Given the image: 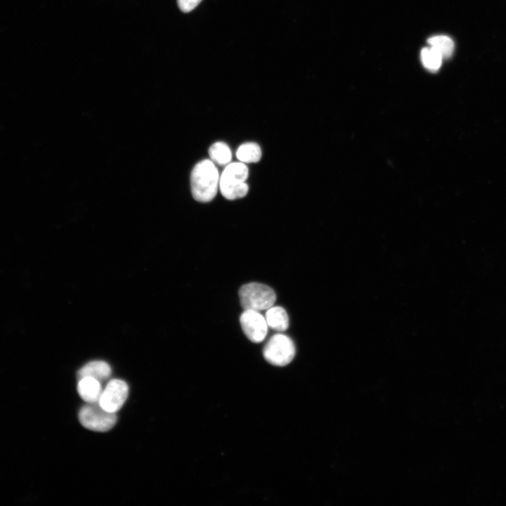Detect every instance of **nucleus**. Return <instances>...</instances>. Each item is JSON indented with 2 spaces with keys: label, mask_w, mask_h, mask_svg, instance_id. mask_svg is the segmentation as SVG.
Masks as SVG:
<instances>
[{
  "label": "nucleus",
  "mask_w": 506,
  "mask_h": 506,
  "mask_svg": "<svg viewBox=\"0 0 506 506\" xmlns=\"http://www.w3.org/2000/svg\"><path fill=\"white\" fill-rule=\"evenodd\" d=\"M100 382L90 377L79 378L77 384V391L79 396L87 403L98 402L102 393Z\"/></svg>",
  "instance_id": "6e6552de"
},
{
  "label": "nucleus",
  "mask_w": 506,
  "mask_h": 506,
  "mask_svg": "<svg viewBox=\"0 0 506 506\" xmlns=\"http://www.w3.org/2000/svg\"><path fill=\"white\" fill-rule=\"evenodd\" d=\"M240 323L244 333L251 342L259 343L266 337L268 325L265 317L259 311L245 310L240 315Z\"/></svg>",
  "instance_id": "0eeeda50"
},
{
  "label": "nucleus",
  "mask_w": 506,
  "mask_h": 506,
  "mask_svg": "<svg viewBox=\"0 0 506 506\" xmlns=\"http://www.w3.org/2000/svg\"><path fill=\"white\" fill-rule=\"evenodd\" d=\"M429 46L438 51L443 58L450 57L454 51L455 44L453 39L446 35H436L428 39Z\"/></svg>",
  "instance_id": "9b49d317"
},
{
  "label": "nucleus",
  "mask_w": 506,
  "mask_h": 506,
  "mask_svg": "<svg viewBox=\"0 0 506 506\" xmlns=\"http://www.w3.org/2000/svg\"><path fill=\"white\" fill-rule=\"evenodd\" d=\"M241 306L245 310L264 311L273 306L276 296L269 286L259 283H249L242 285L239 290Z\"/></svg>",
  "instance_id": "7ed1b4c3"
},
{
  "label": "nucleus",
  "mask_w": 506,
  "mask_h": 506,
  "mask_svg": "<svg viewBox=\"0 0 506 506\" xmlns=\"http://www.w3.org/2000/svg\"><path fill=\"white\" fill-rule=\"evenodd\" d=\"M236 156L242 162H257L261 159V150L258 144L255 143H246L238 148L236 152Z\"/></svg>",
  "instance_id": "f8f14e48"
},
{
  "label": "nucleus",
  "mask_w": 506,
  "mask_h": 506,
  "mask_svg": "<svg viewBox=\"0 0 506 506\" xmlns=\"http://www.w3.org/2000/svg\"><path fill=\"white\" fill-rule=\"evenodd\" d=\"M128 394L129 387L124 381L112 379L102 391L98 403L105 410L116 413L125 403Z\"/></svg>",
  "instance_id": "423d86ee"
},
{
  "label": "nucleus",
  "mask_w": 506,
  "mask_h": 506,
  "mask_svg": "<svg viewBox=\"0 0 506 506\" xmlns=\"http://www.w3.org/2000/svg\"><path fill=\"white\" fill-rule=\"evenodd\" d=\"M111 375L109 364L103 361H93L84 365L78 371L79 378L84 377H93L99 382L107 379Z\"/></svg>",
  "instance_id": "1a4fd4ad"
},
{
  "label": "nucleus",
  "mask_w": 506,
  "mask_h": 506,
  "mask_svg": "<svg viewBox=\"0 0 506 506\" xmlns=\"http://www.w3.org/2000/svg\"><path fill=\"white\" fill-rule=\"evenodd\" d=\"M219 179V171L212 161L206 159L197 163L190 176L193 197L201 202L212 200L217 193Z\"/></svg>",
  "instance_id": "f257e3e1"
},
{
  "label": "nucleus",
  "mask_w": 506,
  "mask_h": 506,
  "mask_svg": "<svg viewBox=\"0 0 506 506\" xmlns=\"http://www.w3.org/2000/svg\"><path fill=\"white\" fill-rule=\"evenodd\" d=\"M265 319L268 327L278 332L285 331L289 325V318L285 310L280 306L267 309Z\"/></svg>",
  "instance_id": "9d476101"
},
{
  "label": "nucleus",
  "mask_w": 506,
  "mask_h": 506,
  "mask_svg": "<svg viewBox=\"0 0 506 506\" xmlns=\"http://www.w3.org/2000/svg\"><path fill=\"white\" fill-rule=\"evenodd\" d=\"M263 355L269 363L276 366H284L289 364L294 358L295 346L287 335L275 334L264 346Z\"/></svg>",
  "instance_id": "39448f33"
},
{
  "label": "nucleus",
  "mask_w": 506,
  "mask_h": 506,
  "mask_svg": "<svg viewBox=\"0 0 506 506\" xmlns=\"http://www.w3.org/2000/svg\"><path fill=\"white\" fill-rule=\"evenodd\" d=\"M80 423L86 429L96 432H107L115 424L116 413L103 409L98 402L88 403L79 412Z\"/></svg>",
  "instance_id": "20e7f679"
},
{
  "label": "nucleus",
  "mask_w": 506,
  "mask_h": 506,
  "mask_svg": "<svg viewBox=\"0 0 506 506\" xmlns=\"http://www.w3.org/2000/svg\"><path fill=\"white\" fill-rule=\"evenodd\" d=\"M202 0H177L180 10L183 13H188L195 9Z\"/></svg>",
  "instance_id": "2eb2a0df"
},
{
  "label": "nucleus",
  "mask_w": 506,
  "mask_h": 506,
  "mask_svg": "<svg viewBox=\"0 0 506 506\" xmlns=\"http://www.w3.org/2000/svg\"><path fill=\"white\" fill-rule=\"evenodd\" d=\"M248 174L247 167L242 162L228 164L219 179V188L223 196L228 200L245 196L249 190L246 183Z\"/></svg>",
  "instance_id": "f03ea898"
},
{
  "label": "nucleus",
  "mask_w": 506,
  "mask_h": 506,
  "mask_svg": "<svg viewBox=\"0 0 506 506\" xmlns=\"http://www.w3.org/2000/svg\"><path fill=\"white\" fill-rule=\"evenodd\" d=\"M209 154L214 162L221 165L228 164L232 157L229 147L223 142H216L212 145Z\"/></svg>",
  "instance_id": "4468645a"
},
{
  "label": "nucleus",
  "mask_w": 506,
  "mask_h": 506,
  "mask_svg": "<svg viewBox=\"0 0 506 506\" xmlns=\"http://www.w3.org/2000/svg\"><path fill=\"white\" fill-rule=\"evenodd\" d=\"M420 57L423 66L432 72L439 70L443 59L441 55L431 46L423 48Z\"/></svg>",
  "instance_id": "ddd939ff"
}]
</instances>
